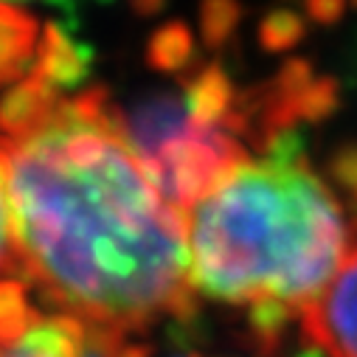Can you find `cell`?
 <instances>
[{
	"mask_svg": "<svg viewBox=\"0 0 357 357\" xmlns=\"http://www.w3.org/2000/svg\"><path fill=\"white\" fill-rule=\"evenodd\" d=\"M357 169L326 174L284 135L186 211L192 287L261 332L301 318L357 250Z\"/></svg>",
	"mask_w": 357,
	"mask_h": 357,
	"instance_id": "2",
	"label": "cell"
},
{
	"mask_svg": "<svg viewBox=\"0 0 357 357\" xmlns=\"http://www.w3.org/2000/svg\"><path fill=\"white\" fill-rule=\"evenodd\" d=\"M301 324L326 357H357V250L301 315Z\"/></svg>",
	"mask_w": 357,
	"mask_h": 357,
	"instance_id": "3",
	"label": "cell"
},
{
	"mask_svg": "<svg viewBox=\"0 0 357 357\" xmlns=\"http://www.w3.org/2000/svg\"><path fill=\"white\" fill-rule=\"evenodd\" d=\"M12 271H20V256H17L15 228H12L9 195L3 183V172H0V282H9Z\"/></svg>",
	"mask_w": 357,
	"mask_h": 357,
	"instance_id": "4",
	"label": "cell"
},
{
	"mask_svg": "<svg viewBox=\"0 0 357 357\" xmlns=\"http://www.w3.org/2000/svg\"><path fill=\"white\" fill-rule=\"evenodd\" d=\"M65 43L0 102V172L20 267L59 315L130 337L192 310L186 217L102 91L62 93Z\"/></svg>",
	"mask_w": 357,
	"mask_h": 357,
	"instance_id": "1",
	"label": "cell"
}]
</instances>
